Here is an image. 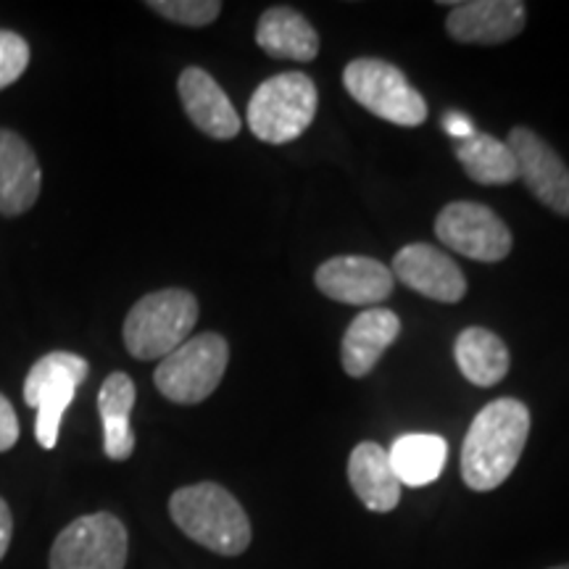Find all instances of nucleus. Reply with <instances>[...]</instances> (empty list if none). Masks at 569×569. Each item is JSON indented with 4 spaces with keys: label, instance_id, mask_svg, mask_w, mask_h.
Here are the masks:
<instances>
[{
    "label": "nucleus",
    "instance_id": "nucleus-1",
    "mask_svg": "<svg viewBox=\"0 0 569 569\" xmlns=\"http://www.w3.org/2000/svg\"><path fill=\"white\" fill-rule=\"evenodd\" d=\"M530 436V409L517 398H496L469 425L461 446V480L488 493L509 480Z\"/></svg>",
    "mask_w": 569,
    "mask_h": 569
},
{
    "label": "nucleus",
    "instance_id": "nucleus-2",
    "mask_svg": "<svg viewBox=\"0 0 569 569\" xmlns=\"http://www.w3.org/2000/svg\"><path fill=\"white\" fill-rule=\"evenodd\" d=\"M169 515L184 536L219 557H240L251 546V519L238 498L217 482L174 490Z\"/></svg>",
    "mask_w": 569,
    "mask_h": 569
},
{
    "label": "nucleus",
    "instance_id": "nucleus-3",
    "mask_svg": "<svg viewBox=\"0 0 569 569\" xmlns=\"http://www.w3.org/2000/svg\"><path fill=\"white\" fill-rule=\"evenodd\" d=\"M198 322V301L182 288L142 296L124 319V346L134 359L153 361L177 351Z\"/></svg>",
    "mask_w": 569,
    "mask_h": 569
},
{
    "label": "nucleus",
    "instance_id": "nucleus-4",
    "mask_svg": "<svg viewBox=\"0 0 569 569\" xmlns=\"http://www.w3.org/2000/svg\"><path fill=\"white\" fill-rule=\"evenodd\" d=\"M317 103V84L309 74L282 71L256 88L248 103V127L272 146L293 142L315 122Z\"/></svg>",
    "mask_w": 569,
    "mask_h": 569
},
{
    "label": "nucleus",
    "instance_id": "nucleus-5",
    "mask_svg": "<svg viewBox=\"0 0 569 569\" xmlns=\"http://www.w3.org/2000/svg\"><path fill=\"white\" fill-rule=\"evenodd\" d=\"M227 361H230V346L217 332H201V336L184 340V343L163 356L156 367L153 382L163 398L174 403H201L222 382Z\"/></svg>",
    "mask_w": 569,
    "mask_h": 569
},
{
    "label": "nucleus",
    "instance_id": "nucleus-6",
    "mask_svg": "<svg viewBox=\"0 0 569 569\" xmlns=\"http://www.w3.org/2000/svg\"><path fill=\"white\" fill-rule=\"evenodd\" d=\"M90 365L80 353L53 351L38 359L24 380L27 407L38 411L34 438L42 448H56L63 411L74 401L77 388L88 380Z\"/></svg>",
    "mask_w": 569,
    "mask_h": 569
},
{
    "label": "nucleus",
    "instance_id": "nucleus-7",
    "mask_svg": "<svg viewBox=\"0 0 569 569\" xmlns=\"http://www.w3.org/2000/svg\"><path fill=\"white\" fill-rule=\"evenodd\" d=\"M343 84L356 103L386 122L419 127L427 119V101L393 63L382 59H356L343 71Z\"/></svg>",
    "mask_w": 569,
    "mask_h": 569
},
{
    "label": "nucleus",
    "instance_id": "nucleus-8",
    "mask_svg": "<svg viewBox=\"0 0 569 569\" xmlns=\"http://www.w3.org/2000/svg\"><path fill=\"white\" fill-rule=\"evenodd\" d=\"M130 538L109 511L77 517L53 540L51 569H124Z\"/></svg>",
    "mask_w": 569,
    "mask_h": 569
},
{
    "label": "nucleus",
    "instance_id": "nucleus-9",
    "mask_svg": "<svg viewBox=\"0 0 569 569\" xmlns=\"http://www.w3.org/2000/svg\"><path fill=\"white\" fill-rule=\"evenodd\" d=\"M440 243L467 259L496 264L511 253V230L493 209L472 201L448 203L436 219Z\"/></svg>",
    "mask_w": 569,
    "mask_h": 569
},
{
    "label": "nucleus",
    "instance_id": "nucleus-10",
    "mask_svg": "<svg viewBox=\"0 0 569 569\" xmlns=\"http://www.w3.org/2000/svg\"><path fill=\"white\" fill-rule=\"evenodd\" d=\"M509 148L517 161V180L532 198L559 217H569V167L553 148L528 127H515Z\"/></svg>",
    "mask_w": 569,
    "mask_h": 569
},
{
    "label": "nucleus",
    "instance_id": "nucleus-11",
    "mask_svg": "<svg viewBox=\"0 0 569 569\" xmlns=\"http://www.w3.org/2000/svg\"><path fill=\"white\" fill-rule=\"evenodd\" d=\"M317 288L332 301L348 306H377L393 293L396 277L390 267L369 256H336L315 274Z\"/></svg>",
    "mask_w": 569,
    "mask_h": 569
},
{
    "label": "nucleus",
    "instance_id": "nucleus-12",
    "mask_svg": "<svg viewBox=\"0 0 569 569\" xmlns=\"http://www.w3.org/2000/svg\"><path fill=\"white\" fill-rule=\"evenodd\" d=\"M528 9L519 0H469L453 3L446 19L448 38L465 46H498L525 30Z\"/></svg>",
    "mask_w": 569,
    "mask_h": 569
},
{
    "label": "nucleus",
    "instance_id": "nucleus-13",
    "mask_svg": "<svg viewBox=\"0 0 569 569\" xmlns=\"http://www.w3.org/2000/svg\"><path fill=\"white\" fill-rule=\"evenodd\" d=\"M396 280L419 296L440 303H459L467 293V280L451 256L436 246L411 243L396 253L390 267Z\"/></svg>",
    "mask_w": 569,
    "mask_h": 569
},
{
    "label": "nucleus",
    "instance_id": "nucleus-14",
    "mask_svg": "<svg viewBox=\"0 0 569 569\" xmlns=\"http://www.w3.org/2000/svg\"><path fill=\"white\" fill-rule=\"evenodd\" d=\"M182 109L203 134L213 140H232L240 132V117L227 92L209 71L188 67L177 82Z\"/></svg>",
    "mask_w": 569,
    "mask_h": 569
},
{
    "label": "nucleus",
    "instance_id": "nucleus-15",
    "mask_svg": "<svg viewBox=\"0 0 569 569\" xmlns=\"http://www.w3.org/2000/svg\"><path fill=\"white\" fill-rule=\"evenodd\" d=\"M42 172L38 156L21 134L0 130V213L21 217L38 201Z\"/></svg>",
    "mask_w": 569,
    "mask_h": 569
},
{
    "label": "nucleus",
    "instance_id": "nucleus-16",
    "mask_svg": "<svg viewBox=\"0 0 569 569\" xmlns=\"http://www.w3.org/2000/svg\"><path fill=\"white\" fill-rule=\"evenodd\" d=\"M401 319L390 309H367L353 319L340 343V361L346 375L367 377L380 356L396 343Z\"/></svg>",
    "mask_w": 569,
    "mask_h": 569
},
{
    "label": "nucleus",
    "instance_id": "nucleus-17",
    "mask_svg": "<svg viewBox=\"0 0 569 569\" xmlns=\"http://www.w3.org/2000/svg\"><path fill=\"white\" fill-rule=\"evenodd\" d=\"M348 482H351L356 498L369 511H393L401 501V482H398L393 467H390L388 451L382 446L359 443L348 459Z\"/></svg>",
    "mask_w": 569,
    "mask_h": 569
},
{
    "label": "nucleus",
    "instance_id": "nucleus-18",
    "mask_svg": "<svg viewBox=\"0 0 569 569\" xmlns=\"http://www.w3.org/2000/svg\"><path fill=\"white\" fill-rule=\"evenodd\" d=\"M256 42L272 59L315 61L319 53V34L311 21L288 6H274L261 13L256 27Z\"/></svg>",
    "mask_w": 569,
    "mask_h": 569
},
{
    "label": "nucleus",
    "instance_id": "nucleus-19",
    "mask_svg": "<svg viewBox=\"0 0 569 569\" xmlns=\"http://www.w3.org/2000/svg\"><path fill=\"white\" fill-rule=\"evenodd\" d=\"M134 382L130 375L113 372L106 377L98 393V411L103 422V451L111 461H127L134 451V432L130 415L134 407Z\"/></svg>",
    "mask_w": 569,
    "mask_h": 569
},
{
    "label": "nucleus",
    "instance_id": "nucleus-20",
    "mask_svg": "<svg viewBox=\"0 0 569 569\" xmlns=\"http://www.w3.org/2000/svg\"><path fill=\"white\" fill-rule=\"evenodd\" d=\"M453 359L472 386L493 388L509 375V348L486 327H467L453 343Z\"/></svg>",
    "mask_w": 569,
    "mask_h": 569
},
{
    "label": "nucleus",
    "instance_id": "nucleus-21",
    "mask_svg": "<svg viewBox=\"0 0 569 569\" xmlns=\"http://www.w3.org/2000/svg\"><path fill=\"white\" fill-rule=\"evenodd\" d=\"M388 459L401 486L425 488L443 472L448 443L432 432H411V436H401L390 446Z\"/></svg>",
    "mask_w": 569,
    "mask_h": 569
},
{
    "label": "nucleus",
    "instance_id": "nucleus-22",
    "mask_svg": "<svg viewBox=\"0 0 569 569\" xmlns=\"http://www.w3.org/2000/svg\"><path fill=\"white\" fill-rule=\"evenodd\" d=\"M453 153L469 180L480 184H509L517 180V161L509 142L493 138V134L478 132L475 138L453 146Z\"/></svg>",
    "mask_w": 569,
    "mask_h": 569
},
{
    "label": "nucleus",
    "instance_id": "nucleus-23",
    "mask_svg": "<svg viewBox=\"0 0 569 569\" xmlns=\"http://www.w3.org/2000/svg\"><path fill=\"white\" fill-rule=\"evenodd\" d=\"M148 9L182 27H206L222 13L219 0H151Z\"/></svg>",
    "mask_w": 569,
    "mask_h": 569
},
{
    "label": "nucleus",
    "instance_id": "nucleus-24",
    "mask_svg": "<svg viewBox=\"0 0 569 569\" xmlns=\"http://www.w3.org/2000/svg\"><path fill=\"white\" fill-rule=\"evenodd\" d=\"M27 63H30L27 40L11 30H0V90L17 82L24 74Z\"/></svg>",
    "mask_w": 569,
    "mask_h": 569
},
{
    "label": "nucleus",
    "instance_id": "nucleus-25",
    "mask_svg": "<svg viewBox=\"0 0 569 569\" xmlns=\"http://www.w3.org/2000/svg\"><path fill=\"white\" fill-rule=\"evenodd\" d=\"M17 440H19L17 411H13L9 398L0 396V453L17 446Z\"/></svg>",
    "mask_w": 569,
    "mask_h": 569
},
{
    "label": "nucleus",
    "instance_id": "nucleus-26",
    "mask_svg": "<svg viewBox=\"0 0 569 569\" xmlns=\"http://www.w3.org/2000/svg\"><path fill=\"white\" fill-rule=\"evenodd\" d=\"M443 130L451 134V138L457 140V142H465V140L475 138V134H478V130H475V124H472V119H469L467 113H461V111H448L446 113V117H443Z\"/></svg>",
    "mask_w": 569,
    "mask_h": 569
},
{
    "label": "nucleus",
    "instance_id": "nucleus-27",
    "mask_svg": "<svg viewBox=\"0 0 569 569\" xmlns=\"http://www.w3.org/2000/svg\"><path fill=\"white\" fill-rule=\"evenodd\" d=\"M11 536H13V517H11V509H9V503H6L3 498H0V559H3L6 551H9Z\"/></svg>",
    "mask_w": 569,
    "mask_h": 569
},
{
    "label": "nucleus",
    "instance_id": "nucleus-28",
    "mask_svg": "<svg viewBox=\"0 0 569 569\" xmlns=\"http://www.w3.org/2000/svg\"><path fill=\"white\" fill-rule=\"evenodd\" d=\"M551 569H569V565H561V567H551Z\"/></svg>",
    "mask_w": 569,
    "mask_h": 569
}]
</instances>
